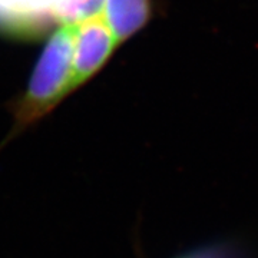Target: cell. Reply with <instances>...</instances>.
I'll use <instances>...</instances> for the list:
<instances>
[{
    "mask_svg": "<svg viewBox=\"0 0 258 258\" xmlns=\"http://www.w3.org/2000/svg\"><path fill=\"white\" fill-rule=\"evenodd\" d=\"M76 22L62 23L47 42L23 93L13 106L15 132L45 116L74 92V46Z\"/></svg>",
    "mask_w": 258,
    "mask_h": 258,
    "instance_id": "cell-1",
    "label": "cell"
},
{
    "mask_svg": "<svg viewBox=\"0 0 258 258\" xmlns=\"http://www.w3.org/2000/svg\"><path fill=\"white\" fill-rule=\"evenodd\" d=\"M103 10L76 22L74 46V89L101 71L116 47Z\"/></svg>",
    "mask_w": 258,
    "mask_h": 258,
    "instance_id": "cell-2",
    "label": "cell"
},
{
    "mask_svg": "<svg viewBox=\"0 0 258 258\" xmlns=\"http://www.w3.org/2000/svg\"><path fill=\"white\" fill-rule=\"evenodd\" d=\"M105 0H0V16L12 22L53 18L62 23L78 22L101 12Z\"/></svg>",
    "mask_w": 258,
    "mask_h": 258,
    "instance_id": "cell-3",
    "label": "cell"
},
{
    "mask_svg": "<svg viewBox=\"0 0 258 258\" xmlns=\"http://www.w3.org/2000/svg\"><path fill=\"white\" fill-rule=\"evenodd\" d=\"M102 10L119 45L147 26L152 16V0H105Z\"/></svg>",
    "mask_w": 258,
    "mask_h": 258,
    "instance_id": "cell-4",
    "label": "cell"
}]
</instances>
